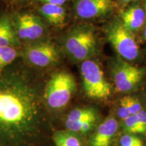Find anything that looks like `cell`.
I'll list each match as a JSON object with an SVG mask.
<instances>
[{
	"instance_id": "cell-13",
	"label": "cell",
	"mask_w": 146,
	"mask_h": 146,
	"mask_svg": "<svg viewBox=\"0 0 146 146\" xmlns=\"http://www.w3.org/2000/svg\"><path fill=\"white\" fill-rule=\"evenodd\" d=\"M25 22L29 32V39L35 40L39 38L44 31V27L41 19L33 14H25L20 16Z\"/></svg>"
},
{
	"instance_id": "cell-11",
	"label": "cell",
	"mask_w": 146,
	"mask_h": 146,
	"mask_svg": "<svg viewBox=\"0 0 146 146\" xmlns=\"http://www.w3.org/2000/svg\"><path fill=\"white\" fill-rule=\"evenodd\" d=\"M43 16L53 25H61L64 22L66 11L62 6L50 3H44L41 8Z\"/></svg>"
},
{
	"instance_id": "cell-20",
	"label": "cell",
	"mask_w": 146,
	"mask_h": 146,
	"mask_svg": "<svg viewBox=\"0 0 146 146\" xmlns=\"http://www.w3.org/2000/svg\"><path fill=\"white\" fill-rule=\"evenodd\" d=\"M143 141L139 137L136 136L135 134H129L125 133L120 139V146H128L135 144Z\"/></svg>"
},
{
	"instance_id": "cell-3",
	"label": "cell",
	"mask_w": 146,
	"mask_h": 146,
	"mask_svg": "<svg viewBox=\"0 0 146 146\" xmlns=\"http://www.w3.org/2000/svg\"><path fill=\"white\" fill-rule=\"evenodd\" d=\"M66 51L77 61L89 60L96 54L97 41L93 29L88 26L73 29L66 37Z\"/></svg>"
},
{
	"instance_id": "cell-9",
	"label": "cell",
	"mask_w": 146,
	"mask_h": 146,
	"mask_svg": "<svg viewBox=\"0 0 146 146\" xmlns=\"http://www.w3.org/2000/svg\"><path fill=\"white\" fill-rule=\"evenodd\" d=\"M118 123L112 116L102 123L89 140V146H110L118 131Z\"/></svg>"
},
{
	"instance_id": "cell-7",
	"label": "cell",
	"mask_w": 146,
	"mask_h": 146,
	"mask_svg": "<svg viewBox=\"0 0 146 146\" xmlns=\"http://www.w3.org/2000/svg\"><path fill=\"white\" fill-rule=\"evenodd\" d=\"M25 56L29 63L38 67L47 66L58 60L56 47L49 42H42L28 47Z\"/></svg>"
},
{
	"instance_id": "cell-22",
	"label": "cell",
	"mask_w": 146,
	"mask_h": 146,
	"mask_svg": "<svg viewBox=\"0 0 146 146\" xmlns=\"http://www.w3.org/2000/svg\"><path fill=\"white\" fill-rule=\"evenodd\" d=\"M118 115L121 118L122 120L131 116L129 109H128L127 105H126L125 102H124L123 98L120 101V105L118 109Z\"/></svg>"
},
{
	"instance_id": "cell-23",
	"label": "cell",
	"mask_w": 146,
	"mask_h": 146,
	"mask_svg": "<svg viewBox=\"0 0 146 146\" xmlns=\"http://www.w3.org/2000/svg\"><path fill=\"white\" fill-rule=\"evenodd\" d=\"M12 27L11 25L10 21L5 16L0 18V34L3 33L5 31L12 30Z\"/></svg>"
},
{
	"instance_id": "cell-1",
	"label": "cell",
	"mask_w": 146,
	"mask_h": 146,
	"mask_svg": "<svg viewBox=\"0 0 146 146\" xmlns=\"http://www.w3.org/2000/svg\"><path fill=\"white\" fill-rule=\"evenodd\" d=\"M1 72L0 146H43L47 118L41 88L25 72Z\"/></svg>"
},
{
	"instance_id": "cell-6",
	"label": "cell",
	"mask_w": 146,
	"mask_h": 146,
	"mask_svg": "<svg viewBox=\"0 0 146 146\" xmlns=\"http://www.w3.org/2000/svg\"><path fill=\"white\" fill-rule=\"evenodd\" d=\"M145 75V70L131 65L123 60H117L112 68V77L117 91L128 93L134 91Z\"/></svg>"
},
{
	"instance_id": "cell-17",
	"label": "cell",
	"mask_w": 146,
	"mask_h": 146,
	"mask_svg": "<svg viewBox=\"0 0 146 146\" xmlns=\"http://www.w3.org/2000/svg\"><path fill=\"white\" fill-rule=\"evenodd\" d=\"M17 52L12 47H0V72L16 59Z\"/></svg>"
},
{
	"instance_id": "cell-29",
	"label": "cell",
	"mask_w": 146,
	"mask_h": 146,
	"mask_svg": "<svg viewBox=\"0 0 146 146\" xmlns=\"http://www.w3.org/2000/svg\"><path fill=\"white\" fill-rule=\"evenodd\" d=\"M145 14H146V2H145Z\"/></svg>"
},
{
	"instance_id": "cell-4",
	"label": "cell",
	"mask_w": 146,
	"mask_h": 146,
	"mask_svg": "<svg viewBox=\"0 0 146 146\" xmlns=\"http://www.w3.org/2000/svg\"><path fill=\"white\" fill-rule=\"evenodd\" d=\"M83 89L91 99L104 100L112 93V87L98 63L91 60L83 61L81 65Z\"/></svg>"
},
{
	"instance_id": "cell-10",
	"label": "cell",
	"mask_w": 146,
	"mask_h": 146,
	"mask_svg": "<svg viewBox=\"0 0 146 146\" xmlns=\"http://www.w3.org/2000/svg\"><path fill=\"white\" fill-rule=\"evenodd\" d=\"M145 12L139 6H132L124 11L121 15L122 24L126 29L134 32L143 27L145 21Z\"/></svg>"
},
{
	"instance_id": "cell-12",
	"label": "cell",
	"mask_w": 146,
	"mask_h": 146,
	"mask_svg": "<svg viewBox=\"0 0 146 146\" xmlns=\"http://www.w3.org/2000/svg\"><path fill=\"white\" fill-rule=\"evenodd\" d=\"M52 139L56 146H83L81 137L70 131H56Z\"/></svg>"
},
{
	"instance_id": "cell-18",
	"label": "cell",
	"mask_w": 146,
	"mask_h": 146,
	"mask_svg": "<svg viewBox=\"0 0 146 146\" xmlns=\"http://www.w3.org/2000/svg\"><path fill=\"white\" fill-rule=\"evenodd\" d=\"M123 100L125 102L131 115L137 114L143 110L141 102L135 98L131 96H125L123 98Z\"/></svg>"
},
{
	"instance_id": "cell-5",
	"label": "cell",
	"mask_w": 146,
	"mask_h": 146,
	"mask_svg": "<svg viewBox=\"0 0 146 146\" xmlns=\"http://www.w3.org/2000/svg\"><path fill=\"white\" fill-rule=\"evenodd\" d=\"M107 37L116 52L128 61L135 60L139 56V47L132 32L116 22L108 27Z\"/></svg>"
},
{
	"instance_id": "cell-15",
	"label": "cell",
	"mask_w": 146,
	"mask_h": 146,
	"mask_svg": "<svg viewBox=\"0 0 146 146\" xmlns=\"http://www.w3.org/2000/svg\"><path fill=\"white\" fill-rule=\"evenodd\" d=\"M122 128L124 132L129 134H137L146 132V128L139 123L135 115H131L123 120Z\"/></svg>"
},
{
	"instance_id": "cell-14",
	"label": "cell",
	"mask_w": 146,
	"mask_h": 146,
	"mask_svg": "<svg viewBox=\"0 0 146 146\" xmlns=\"http://www.w3.org/2000/svg\"><path fill=\"white\" fill-rule=\"evenodd\" d=\"M99 114L96 110L94 108L87 107L72 110L68 114L66 120L74 122H97Z\"/></svg>"
},
{
	"instance_id": "cell-21",
	"label": "cell",
	"mask_w": 146,
	"mask_h": 146,
	"mask_svg": "<svg viewBox=\"0 0 146 146\" xmlns=\"http://www.w3.org/2000/svg\"><path fill=\"white\" fill-rule=\"evenodd\" d=\"M16 31L18 36L22 39H29V32L25 22L21 19L20 16L16 22Z\"/></svg>"
},
{
	"instance_id": "cell-25",
	"label": "cell",
	"mask_w": 146,
	"mask_h": 146,
	"mask_svg": "<svg viewBox=\"0 0 146 146\" xmlns=\"http://www.w3.org/2000/svg\"><path fill=\"white\" fill-rule=\"evenodd\" d=\"M41 1L44 3H50V4H55L62 6L66 2L67 0H41Z\"/></svg>"
},
{
	"instance_id": "cell-26",
	"label": "cell",
	"mask_w": 146,
	"mask_h": 146,
	"mask_svg": "<svg viewBox=\"0 0 146 146\" xmlns=\"http://www.w3.org/2000/svg\"><path fill=\"white\" fill-rule=\"evenodd\" d=\"M128 146H143V142L141 141V142H139V143L133 144V145H128Z\"/></svg>"
},
{
	"instance_id": "cell-16",
	"label": "cell",
	"mask_w": 146,
	"mask_h": 146,
	"mask_svg": "<svg viewBox=\"0 0 146 146\" xmlns=\"http://www.w3.org/2000/svg\"><path fill=\"white\" fill-rule=\"evenodd\" d=\"M96 122L94 121H85V122H74L66 121L65 125L67 129L76 133L87 134L94 130L96 127Z\"/></svg>"
},
{
	"instance_id": "cell-28",
	"label": "cell",
	"mask_w": 146,
	"mask_h": 146,
	"mask_svg": "<svg viewBox=\"0 0 146 146\" xmlns=\"http://www.w3.org/2000/svg\"><path fill=\"white\" fill-rule=\"evenodd\" d=\"M122 1H125V2H127V1H132V0H122Z\"/></svg>"
},
{
	"instance_id": "cell-24",
	"label": "cell",
	"mask_w": 146,
	"mask_h": 146,
	"mask_svg": "<svg viewBox=\"0 0 146 146\" xmlns=\"http://www.w3.org/2000/svg\"><path fill=\"white\" fill-rule=\"evenodd\" d=\"M136 118L139 121V123L143 126L144 127L146 128V112L143 110L138 112L137 114H135Z\"/></svg>"
},
{
	"instance_id": "cell-19",
	"label": "cell",
	"mask_w": 146,
	"mask_h": 146,
	"mask_svg": "<svg viewBox=\"0 0 146 146\" xmlns=\"http://www.w3.org/2000/svg\"><path fill=\"white\" fill-rule=\"evenodd\" d=\"M17 43L18 40L13 29L0 34V47H12Z\"/></svg>"
},
{
	"instance_id": "cell-27",
	"label": "cell",
	"mask_w": 146,
	"mask_h": 146,
	"mask_svg": "<svg viewBox=\"0 0 146 146\" xmlns=\"http://www.w3.org/2000/svg\"><path fill=\"white\" fill-rule=\"evenodd\" d=\"M143 38L146 40V27L145 29H144V31H143Z\"/></svg>"
},
{
	"instance_id": "cell-8",
	"label": "cell",
	"mask_w": 146,
	"mask_h": 146,
	"mask_svg": "<svg viewBox=\"0 0 146 146\" xmlns=\"http://www.w3.org/2000/svg\"><path fill=\"white\" fill-rule=\"evenodd\" d=\"M114 7V3L112 0H76L74 3L76 15L84 19L105 15Z\"/></svg>"
},
{
	"instance_id": "cell-2",
	"label": "cell",
	"mask_w": 146,
	"mask_h": 146,
	"mask_svg": "<svg viewBox=\"0 0 146 146\" xmlns=\"http://www.w3.org/2000/svg\"><path fill=\"white\" fill-rule=\"evenodd\" d=\"M76 90V82L72 74L67 72L55 73L47 82L44 98L47 107L61 109L70 102Z\"/></svg>"
}]
</instances>
